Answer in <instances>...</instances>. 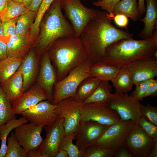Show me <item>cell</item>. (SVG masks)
<instances>
[{
	"label": "cell",
	"instance_id": "6da1fadb",
	"mask_svg": "<svg viewBox=\"0 0 157 157\" xmlns=\"http://www.w3.org/2000/svg\"><path fill=\"white\" fill-rule=\"evenodd\" d=\"M114 15L99 11L88 23L80 37L89 58L93 64L101 62L107 48L123 39L133 38L128 31L115 27L112 24Z\"/></svg>",
	"mask_w": 157,
	"mask_h": 157
},
{
	"label": "cell",
	"instance_id": "9a60e30c",
	"mask_svg": "<svg viewBox=\"0 0 157 157\" xmlns=\"http://www.w3.org/2000/svg\"><path fill=\"white\" fill-rule=\"evenodd\" d=\"M43 127L30 122L16 127L14 132L21 145L28 151L37 149L42 144L43 139L41 134Z\"/></svg>",
	"mask_w": 157,
	"mask_h": 157
},
{
	"label": "cell",
	"instance_id": "603a6c76",
	"mask_svg": "<svg viewBox=\"0 0 157 157\" xmlns=\"http://www.w3.org/2000/svg\"><path fill=\"white\" fill-rule=\"evenodd\" d=\"M111 92V86L109 81L101 80L93 92L83 103L107 104L112 95Z\"/></svg>",
	"mask_w": 157,
	"mask_h": 157
},
{
	"label": "cell",
	"instance_id": "5b68a950",
	"mask_svg": "<svg viewBox=\"0 0 157 157\" xmlns=\"http://www.w3.org/2000/svg\"><path fill=\"white\" fill-rule=\"evenodd\" d=\"M93 63L89 58L71 71L65 77L55 84L51 103L56 104L61 101L75 97L77 87L85 78L92 77L89 69Z\"/></svg>",
	"mask_w": 157,
	"mask_h": 157
},
{
	"label": "cell",
	"instance_id": "3957f363",
	"mask_svg": "<svg viewBox=\"0 0 157 157\" xmlns=\"http://www.w3.org/2000/svg\"><path fill=\"white\" fill-rule=\"evenodd\" d=\"M47 51L56 71L57 81L89 58L80 37L60 38L52 44Z\"/></svg>",
	"mask_w": 157,
	"mask_h": 157
},
{
	"label": "cell",
	"instance_id": "ab89813d",
	"mask_svg": "<svg viewBox=\"0 0 157 157\" xmlns=\"http://www.w3.org/2000/svg\"><path fill=\"white\" fill-rule=\"evenodd\" d=\"M18 17L5 22H2L4 35L5 37H10V38L16 35V24Z\"/></svg>",
	"mask_w": 157,
	"mask_h": 157
},
{
	"label": "cell",
	"instance_id": "f1b7e54d",
	"mask_svg": "<svg viewBox=\"0 0 157 157\" xmlns=\"http://www.w3.org/2000/svg\"><path fill=\"white\" fill-rule=\"evenodd\" d=\"M101 80L94 77H89L83 80L76 91L75 97L83 101L93 92Z\"/></svg>",
	"mask_w": 157,
	"mask_h": 157
},
{
	"label": "cell",
	"instance_id": "2e32d148",
	"mask_svg": "<svg viewBox=\"0 0 157 157\" xmlns=\"http://www.w3.org/2000/svg\"><path fill=\"white\" fill-rule=\"evenodd\" d=\"M57 81L56 71L47 51L41 56L39 70L35 83L44 90L47 100L51 103L53 88Z\"/></svg>",
	"mask_w": 157,
	"mask_h": 157
},
{
	"label": "cell",
	"instance_id": "277c9868",
	"mask_svg": "<svg viewBox=\"0 0 157 157\" xmlns=\"http://www.w3.org/2000/svg\"><path fill=\"white\" fill-rule=\"evenodd\" d=\"M60 0H54L42 17L34 48L41 56L58 39L75 36L74 29L62 12Z\"/></svg>",
	"mask_w": 157,
	"mask_h": 157
},
{
	"label": "cell",
	"instance_id": "ac0fdd59",
	"mask_svg": "<svg viewBox=\"0 0 157 157\" xmlns=\"http://www.w3.org/2000/svg\"><path fill=\"white\" fill-rule=\"evenodd\" d=\"M40 57L34 47L30 50L23 58L20 67L23 78L24 92L28 90L36 83L40 66Z\"/></svg>",
	"mask_w": 157,
	"mask_h": 157
},
{
	"label": "cell",
	"instance_id": "30bf717a",
	"mask_svg": "<svg viewBox=\"0 0 157 157\" xmlns=\"http://www.w3.org/2000/svg\"><path fill=\"white\" fill-rule=\"evenodd\" d=\"M89 120L109 126L122 120L116 111L109 108L107 104L83 103L80 122Z\"/></svg>",
	"mask_w": 157,
	"mask_h": 157
},
{
	"label": "cell",
	"instance_id": "d6a6232c",
	"mask_svg": "<svg viewBox=\"0 0 157 157\" xmlns=\"http://www.w3.org/2000/svg\"><path fill=\"white\" fill-rule=\"evenodd\" d=\"M30 10L22 3H17L8 0L7 11L1 22H5L18 17Z\"/></svg>",
	"mask_w": 157,
	"mask_h": 157
},
{
	"label": "cell",
	"instance_id": "7dc6e473",
	"mask_svg": "<svg viewBox=\"0 0 157 157\" xmlns=\"http://www.w3.org/2000/svg\"><path fill=\"white\" fill-rule=\"evenodd\" d=\"M138 8L140 16L142 15L146 11L145 0H138Z\"/></svg>",
	"mask_w": 157,
	"mask_h": 157
},
{
	"label": "cell",
	"instance_id": "5bb4252c",
	"mask_svg": "<svg viewBox=\"0 0 157 157\" xmlns=\"http://www.w3.org/2000/svg\"><path fill=\"white\" fill-rule=\"evenodd\" d=\"M109 126L92 120L80 122L76 132V145L82 151L94 144Z\"/></svg>",
	"mask_w": 157,
	"mask_h": 157
},
{
	"label": "cell",
	"instance_id": "db71d44e",
	"mask_svg": "<svg viewBox=\"0 0 157 157\" xmlns=\"http://www.w3.org/2000/svg\"><path fill=\"white\" fill-rule=\"evenodd\" d=\"M153 57L156 59L157 60V51L154 53L153 55Z\"/></svg>",
	"mask_w": 157,
	"mask_h": 157
},
{
	"label": "cell",
	"instance_id": "d590c367",
	"mask_svg": "<svg viewBox=\"0 0 157 157\" xmlns=\"http://www.w3.org/2000/svg\"><path fill=\"white\" fill-rule=\"evenodd\" d=\"M137 124L154 140H157V126L143 117H140Z\"/></svg>",
	"mask_w": 157,
	"mask_h": 157
},
{
	"label": "cell",
	"instance_id": "d6986e66",
	"mask_svg": "<svg viewBox=\"0 0 157 157\" xmlns=\"http://www.w3.org/2000/svg\"><path fill=\"white\" fill-rule=\"evenodd\" d=\"M47 100L45 91L35 83L28 90L12 101L13 112L15 115H21L30 107L40 101Z\"/></svg>",
	"mask_w": 157,
	"mask_h": 157
},
{
	"label": "cell",
	"instance_id": "1f68e13d",
	"mask_svg": "<svg viewBox=\"0 0 157 157\" xmlns=\"http://www.w3.org/2000/svg\"><path fill=\"white\" fill-rule=\"evenodd\" d=\"M28 151L21 145L14 132L7 138L6 154L4 157H28Z\"/></svg>",
	"mask_w": 157,
	"mask_h": 157
},
{
	"label": "cell",
	"instance_id": "bcb514c9",
	"mask_svg": "<svg viewBox=\"0 0 157 157\" xmlns=\"http://www.w3.org/2000/svg\"><path fill=\"white\" fill-rule=\"evenodd\" d=\"M43 0H33L28 8L37 13Z\"/></svg>",
	"mask_w": 157,
	"mask_h": 157
},
{
	"label": "cell",
	"instance_id": "ffe728a7",
	"mask_svg": "<svg viewBox=\"0 0 157 157\" xmlns=\"http://www.w3.org/2000/svg\"><path fill=\"white\" fill-rule=\"evenodd\" d=\"M36 39L30 34L24 36L15 35L6 42L8 56L24 58L31 49L35 47Z\"/></svg>",
	"mask_w": 157,
	"mask_h": 157
},
{
	"label": "cell",
	"instance_id": "7c38bea8",
	"mask_svg": "<svg viewBox=\"0 0 157 157\" xmlns=\"http://www.w3.org/2000/svg\"><path fill=\"white\" fill-rule=\"evenodd\" d=\"M63 119L59 117L53 124L45 126L46 137L38 149L42 157H55L65 136Z\"/></svg>",
	"mask_w": 157,
	"mask_h": 157
},
{
	"label": "cell",
	"instance_id": "4dcf8cb0",
	"mask_svg": "<svg viewBox=\"0 0 157 157\" xmlns=\"http://www.w3.org/2000/svg\"><path fill=\"white\" fill-rule=\"evenodd\" d=\"M37 13L36 12L30 10L18 17L16 24V35L24 36L29 33Z\"/></svg>",
	"mask_w": 157,
	"mask_h": 157
},
{
	"label": "cell",
	"instance_id": "8fae6325",
	"mask_svg": "<svg viewBox=\"0 0 157 157\" xmlns=\"http://www.w3.org/2000/svg\"><path fill=\"white\" fill-rule=\"evenodd\" d=\"M57 105L47 100L40 101L23 112L21 115L28 121L37 125L49 126L54 124L58 118L55 110Z\"/></svg>",
	"mask_w": 157,
	"mask_h": 157
},
{
	"label": "cell",
	"instance_id": "44dd1931",
	"mask_svg": "<svg viewBox=\"0 0 157 157\" xmlns=\"http://www.w3.org/2000/svg\"><path fill=\"white\" fill-rule=\"evenodd\" d=\"M146 13L139 20L144 23V27L140 32L141 38L145 39L152 37L153 32L157 28V0H145Z\"/></svg>",
	"mask_w": 157,
	"mask_h": 157
},
{
	"label": "cell",
	"instance_id": "816d5d0a",
	"mask_svg": "<svg viewBox=\"0 0 157 157\" xmlns=\"http://www.w3.org/2000/svg\"><path fill=\"white\" fill-rule=\"evenodd\" d=\"M32 0H22V3L25 7L28 8L31 4Z\"/></svg>",
	"mask_w": 157,
	"mask_h": 157
},
{
	"label": "cell",
	"instance_id": "7a4b0ae2",
	"mask_svg": "<svg viewBox=\"0 0 157 157\" xmlns=\"http://www.w3.org/2000/svg\"><path fill=\"white\" fill-rule=\"evenodd\" d=\"M157 51V31L151 38L136 40L132 38L118 40L106 49L101 62L120 70L137 59L153 56Z\"/></svg>",
	"mask_w": 157,
	"mask_h": 157
},
{
	"label": "cell",
	"instance_id": "6f0895ef",
	"mask_svg": "<svg viewBox=\"0 0 157 157\" xmlns=\"http://www.w3.org/2000/svg\"><path fill=\"white\" fill-rule=\"evenodd\" d=\"M60 0V1H62V0Z\"/></svg>",
	"mask_w": 157,
	"mask_h": 157
},
{
	"label": "cell",
	"instance_id": "7402d4cb",
	"mask_svg": "<svg viewBox=\"0 0 157 157\" xmlns=\"http://www.w3.org/2000/svg\"><path fill=\"white\" fill-rule=\"evenodd\" d=\"M3 90L12 102L24 92L23 78L20 67L12 76L0 83Z\"/></svg>",
	"mask_w": 157,
	"mask_h": 157
},
{
	"label": "cell",
	"instance_id": "52a82bcc",
	"mask_svg": "<svg viewBox=\"0 0 157 157\" xmlns=\"http://www.w3.org/2000/svg\"><path fill=\"white\" fill-rule=\"evenodd\" d=\"M135 124L131 120H121L110 125L94 144L115 153L124 145Z\"/></svg>",
	"mask_w": 157,
	"mask_h": 157
},
{
	"label": "cell",
	"instance_id": "7bdbcfd3",
	"mask_svg": "<svg viewBox=\"0 0 157 157\" xmlns=\"http://www.w3.org/2000/svg\"><path fill=\"white\" fill-rule=\"evenodd\" d=\"M114 157H133L131 154L124 145L118 151L115 152L113 156Z\"/></svg>",
	"mask_w": 157,
	"mask_h": 157
},
{
	"label": "cell",
	"instance_id": "9c48e42d",
	"mask_svg": "<svg viewBox=\"0 0 157 157\" xmlns=\"http://www.w3.org/2000/svg\"><path fill=\"white\" fill-rule=\"evenodd\" d=\"M83 103L75 97H71L56 104L55 110L58 117L63 119L65 135L76 133L80 122Z\"/></svg>",
	"mask_w": 157,
	"mask_h": 157
},
{
	"label": "cell",
	"instance_id": "484cf974",
	"mask_svg": "<svg viewBox=\"0 0 157 157\" xmlns=\"http://www.w3.org/2000/svg\"><path fill=\"white\" fill-rule=\"evenodd\" d=\"M28 121L22 117L19 119H13L0 126V157H4L7 149V141L10 132L21 125L28 123Z\"/></svg>",
	"mask_w": 157,
	"mask_h": 157
},
{
	"label": "cell",
	"instance_id": "4fadbf2b",
	"mask_svg": "<svg viewBox=\"0 0 157 157\" xmlns=\"http://www.w3.org/2000/svg\"><path fill=\"white\" fill-rule=\"evenodd\" d=\"M154 143V140L135 124L124 145L133 157H147Z\"/></svg>",
	"mask_w": 157,
	"mask_h": 157
},
{
	"label": "cell",
	"instance_id": "d4e9b609",
	"mask_svg": "<svg viewBox=\"0 0 157 157\" xmlns=\"http://www.w3.org/2000/svg\"><path fill=\"white\" fill-rule=\"evenodd\" d=\"M23 58L13 56H8L0 61V83H2L18 70Z\"/></svg>",
	"mask_w": 157,
	"mask_h": 157
},
{
	"label": "cell",
	"instance_id": "9f6ffc18",
	"mask_svg": "<svg viewBox=\"0 0 157 157\" xmlns=\"http://www.w3.org/2000/svg\"><path fill=\"white\" fill-rule=\"evenodd\" d=\"M97 1H100V0H96Z\"/></svg>",
	"mask_w": 157,
	"mask_h": 157
},
{
	"label": "cell",
	"instance_id": "74e56055",
	"mask_svg": "<svg viewBox=\"0 0 157 157\" xmlns=\"http://www.w3.org/2000/svg\"><path fill=\"white\" fill-rule=\"evenodd\" d=\"M152 79L143 81L135 85V90L130 95L138 101L142 100L147 87Z\"/></svg>",
	"mask_w": 157,
	"mask_h": 157
},
{
	"label": "cell",
	"instance_id": "4316f807",
	"mask_svg": "<svg viewBox=\"0 0 157 157\" xmlns=\"http://www.w3.org/2000/svg\"><path fill=\"white\" fill-rule=\"evenodd\" d=\"M111 81L115 91L125 93H128L134 85L131 74L126 67L120 69Z\"/></svg>",
	"mask_w": 157,
	"mask_h": 157
},
{
	"label": "cell",
	"instance_id": "8d00e7d4",
	"mask_svg": "<svg viewBox=\"0 0 157 157\" xmlns=\"http://www.w3.org/2000/svg\"><path fill=\"white\" fill-rule=\"evenodd\" d=\"M141 117H145L148 121L157 126V107L150 104H142L140 108Z\"/></svg>",
	"mask_w": 157,
	"mask_h": 157
},
{
	"label": "cell",
	"instance_id": "8992f818",
	"mask_svg": "<svg viewBox=\"0 0 157 157\" xmlns=\"http://www.w3.org/2000/svg\"><path fill=\"white\" fill-rule=\"evenodd\" d=\"M60 1L65 16L69 20L74 29L75 36L80 37L85 26L99 10L85 7L80 0H62Z\"/></svg>",
	"mask_w": 157,
	"mask_h": 157
},
{
	"label": "cell",
	"instance_id": "680465c9",
	"mask_svg": "<svg viewBox=\"0 0 157 157\" xmlns=\"http://www.w3.org/2000/svg\"><path fill=\"white\" fill-rule=\"evenodd\" d=\"M0 146H1V144H0Z\"/></svg>",
	"mask_w": 157,
	"mask_h": 157
},
{
	"label": "cell",
	"instance_id": "f546056e",
	"mask_svg": "<svg viewBox=\"0 0 157 157\" xmlns=\"http://www.w3.org/2000/svg\"><path fill=\"white\" fill-rule=\"evenodd\" d=\"M13 111L12 102L0 85V126L16 119Z\"/></svg>",
	"mask_w": 157,
	"mask_h": 157
},
{
	"label": "cell",
	"instance_id": "ba28073f",
	"mask_svg": "<svg viewBox=\"0 0 157 157\" xmlns=\"http://www.w3.org/2000/svg\"><path fill=\"white\" fill-rule=\"evenodd\" d=\"M107 105L116 111L122 121L131 120L137 124L141 117L140 108L142 104L128 93L115 91Z\"/></svg>",
	"mask_w": 157,
	"mask_h": 157
},
{
	"label": "cell",
	"instance_id": "f35d334b",
	"mask_svg": "<svg viewBox=\"0 0 157 157\" xmlns=\"http://www.w3.org/2000/svg\"><path fill=\"white\" fill-rule=\"evenodd\" d=\"M121 0H101L93 2L92 4L99 7L110 14H113L115 8Z\"/></svg>",
	"mask_w": 157,
	"mask_h": 157
},
{
	"label": "cell",
	"instance_id": "11a10c76",
	"mask_svg": "<svg viewBox=\"0 0 157 157\" xmlns=\"http://www.w3.org/2000/svg\"><path fill=\"white\" fill-rule=\"evenodd\" d=\"M11 0L16 3H22V0Z\"/></svg>",
	"mask_w": 157,
	"mask_h": 157
},
{
	"label": "cell",
	"instance_id": "e575fe53",
	"mask_svg": "<svg viewBox=\"0 0 157 157\" xmlns=\"http://www.w3.org/2000/svg\"><path fill=\"white\" fill-rule=\"evenodd\" d=\"M83 157H111L114 152L112 150L101 147L94 144L85 149L81 151Z\"/></svg>",
	"mask_w": 157,
	"mask_h": 157
},
{
	"label": "cell",
	"instance_id": "cb8c5ba5",
	"mask_svg": "<svg viewBox=\"0 0 157 157\" xmlns=\"http://www.w3.org/2000/svg\"><path fill=\"white\" fill-rule=\"evenodd\" d=\"M119 70L115 67L101 62L93 64L90 67L89 72L92 77L111 81Z\"/></svg>",
	"mask_w": 157,
	"mask_h": 157
},
{
	"label": "cell",
	"instance_id": "60d3db41",
	"mask_svg": "<svg viewBox=\"0 0 157 157\" xmlns=\"http://www.w3.org/2000/svg\"><path fill=\"white\" fill-rule=\"evenodd\" d=\"M114 22L118 27L127 28L129 24L128 17L122 14H117L114 15L113 18Z\"/></svg>",
	"mask_w": 157,
	"mask_h": 157
},
{
	"label": "cell",
	"instance_id": "83f0119b",
	"mask_svg": "<svg viewBox=\"0 0 157 157\" xmlns=\"http://www.w3.org/2000/svg\"><path fill=\"white\" fill-rule=\"evenodd\" d=\"M138 6L137 0H121L115 7L113 13L123 14L136 22L140 17Z\"/></svg>",
	"mask_w": 157,
	"mask_h": 157
},
{
	"label": "cell",
	"instance_id": "f6af8a7d",
	"mask_svg": "<svg viewBox=\"0 0 157 157\" xmlns=\"http://www.w3.org/2000/svg\"><path fill=\"white\" fill-rule=\"evenodd\" d=\"M8 0H0V18L3 19L7 11Z\"/></svg>",
	"mask_w": 157,
	"mask_h": 157
},
{
	"label": "cell",
	"instance_id": "f5cc1de1",
	"mask_svg": "<svg viewBox=\"0 0 157 157\" xmlns=\"http://www.w3.org/2000/svg\"><path fill=\"white\" fill-rule=\"evenodd\" d=\"M4 36V31L2 25V22L0 18V38Z\"/></svg>",
	"mask_w": 157,
	"mask_h": 157
},
{
	"label": "cell",
	"instance_id": "ee69618b",
	"mask_svg": "<svg viewBox=\"0 0 157 157\" xmlns=\"http://www.w3.org/2000/svg\"><path fill=\"white\" fill-rule=\"evenodd\" d=\"M8 57L6 42L0 39V61Z\"/></svg>",
	"mask_w": 157,
	"mask_h": 157
},
{
	"label": "cell",
	"instance_id": "836d02e7",
	"mask_svg": "<svg viewBox=\"0 0 157 157\" xmlns=\"http://www.w3.org/2000/svg\"><path fill=\"white\" fill-rule=\"evenodd\" d=\"M76 133L65 135L62 142L60 149L66 151L69 157H83L82 151L76 145L73 143Z\"/></svg>",
	"mask_w": 157,
	"mask_h": 157
},
{
	"label": "cell",
	"instance_id": "e0dca14e",
	"mask_svg": "<svg viewBox=\"0 0 157 157\" xmlns=\"http://www.w3.org/2000/svg\"><path fill=\"white\" fill-rule=\"evenodd\" d=\"M126 67L135 85L143 81L154 79L157 76V60L153 56L134 60Z\"/></svg>",
	"mask_w": 157,
	"mask_h": 157
},
{
	"label": "cell",
	"instance_id": "c3c4849f",
	"mask_svg": "<svg viewBox=\"0 0 157 157\" xmlns=\"http://www.w3.org/2000/svg\"><path fill=\"white\" fill-rule=\"evenodd\" d=\"M28 157H42L38 148L28 151Z\"/></svg>",
	"mask_w": 157,
	"mask_h": 157
},
{
	"label": "cell",
	"instance_id": "681fc988",
	"mask_svg": "<svg viewBox=\"0 0 157 157\" xmlns=\"http://www.w3.org/2000/svg\"><path fill=\"white\" fill-rule=\"evenodd\" d=\"M157 157V140H154V143L151 151L147 157Z\"/></svg>",
	"mask_w": 157,
	"mask_h": 157
},
{
	"label": "cell",
	"instance_id": "b9f144b4",
	"mask_svg": "<svg viewBox=\"0 0 157 157\" xmlns=\"http://www.w3.org/2000/svg\"><path fill=\"white\" fill-rule=\"evenodd\" d=\"M157 95V80L152 79L148 86L144 96V98L149 96H155Z\"/></svg>",
	"mask_w": 157,
	"mask_h": 157
},
{
	"label": "cell",
	"instance_id": "f907efd6",
	"mask_svg": "<svg viewBox=\"0 0 157 157\" xmlns=\"http://www.w3.org/2000/svg\"><path fill=\"white\" fill-rule=\"evenodd\" d=\"M55 157H69V156L66 151L60 149L57 152Z\"/></svg>",
	"mask_w": 157,
	"mask_h": 157
}]
</instances>
